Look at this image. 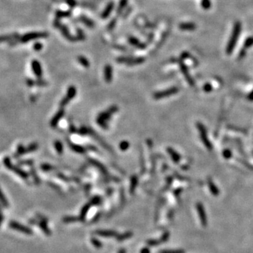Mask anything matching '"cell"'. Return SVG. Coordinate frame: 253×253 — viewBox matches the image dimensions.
Masks as SVG:
<instances>
[{"label": "cell", "mask_w": 253, "mask_h": 253, "mask_svg": "<svg viewBox=\"0 0 253 253\" xmlns=\"http://www.w3.org/2000/svg\"><path fill=\"white\" fill-rule=\"evenodd\" d=\"M241 23H240V21H236L234 23L232 34L231 35L229 40L228 42V44H227L226 49L227 54H231V53H232L233 51H234L239 38V36H240V32H241Z\"/></svg>", "instance_id": "cell-1"}, {"label": "cell", "mask_w": 253, "mask_h": 253, "mask_svg": "<svg viewBox=\"0 0 253 253\" xmlns=\"http://www.w3.org/2000/svg\"><path fill=\"white\" fill-rule=\"evenodd\" d=\"M117 111V108L116 106H112L108 111L101 113L98 116V117H97V123H98V125H100L101 127H103V128L104 129L108 128L106 121L108 120V119H110L111 115Z\"/></svg>", "instance_id": "cell-2"}, {"label": "cell", "mask_w": 253, "mask_h": 253, "mask_svg": "<svg viewBox=\"0 0 253 253\" xmlns=\"http://www.w3.org/2000/svg\"><path fill=\"white\" fill-rule=\"evenodd\" d=\"M9 226L11 229L13 230L17 231H19L21 233H23V234H27V235H31L33 234V230L31 229L28 226H25V225L21 224V223L15 222V221H11V222H9Z\"/></svg>", "instance_id": "cell-3"}, {"label": "cell", "mask_w": 253, "mask_h": 253, "mask_svg": "<svg viewBox=\"0 0 253 253\" xmlns=\"http://www.w3.org/2000/svg\"><path fill=\"white\" fill-rule=\"evenodd\" d=\"M117 63H125V64L128 65H134L143 63L144 62V59L141 57L133 58L129 56H122L117 59Z\"/></svg>", "instance_id": "cell-4"}, {"label": "cell", "mask_w": 253, "mask_h": 253, "mask_svg": "<svg viewBox=\"0 0 253 253\" xmlns=\"http://www.w3.org/2000/svg\"><path fill=\"white\" fill-rule=\"evenodd\" d=\"M196 209L198 210L199 214V217L203 226L206 227L208 224V220H207V216L206 214V211H205L204 207L200 203H198L196 204Z\"/></svg>", "instance_id": "cell-5"}, {"label": "cell", "mask_w": 253, "mask_h": 253, "mask_svg": "<svg viewBox=\"0 0 253 253\" xmlns=\"http://www.w3.org/2000/svg\"><path fill=\"white\" fill-rule=\"evenodd\" d=\"M75 94H76V89H75V87H70L68 89V91L67 96L63 99L62 101H61V103H60V105H61V107L65 106V105L69 102L70 100H71L72 99L74 98Z\"/></svg>", "instance_id": "cell-6"}, {"label": "cell", "mask_w": 253, "mask_h": 253, "mask_svg": "<svg viewBox=\"0 0 253 253\" xmlns=\"http://www.w3.org/2000/svg\"><path fill=\"white\" fill-rule=\"evenodd\" d=\"M178 91V89L176 87H172L170 89H167L166 91H160V92H157L154 94V98L156 99H160L162 98H165V97L168 96L172 95L174 93H176Z\"/></svg>", "instance_id": "cell-7"}, {"label": "cell", "mask_w": 253, "mask_h": 253, "mask_svg": "<svg viewBox=\"0 0 253 253\" xmlns=\"http://www.w3.org/2000/svg\"><path fill=\"white\" fill-rule=\"evenodd\" d=\"M95 234L103 238H114L118 236L116 231L112 230H97Z\"/></svg>", "instance_id": "cell-8"}, {"label": "cell", "mask_w": 253, "mask_h": 253, "mask_svg": "<svg viewBox=\"0 0 253 253\" xmlns=\"http://www.w3.org/2000/svg\"><path fill=\"white\" fill-rule=\"evenodd\" d=\"M59 29L60 30H61V33H62V35H63V37H64L65 39H67L68 40L71 41V42L76 41L77 37H75L74 36L70 35L68 29V27L65 26V25H61V26L59 27Z\"/></svg>", "instance_id": "cell-9"}, {"label": "cell", "mask_w": 253, "mask_h": 253, "mask_svg": "<svg viewBox=\"0 0 253 253\" xmlns=\"http://www.w3.org/2000/svg\"><path fill=\"white\" fill-rule=\"evenodd\" d=\"M114 7H115V4L113 1H111V2L108 4L104 10H103V11L102 12V13H101V19H107V18L110 16L111 12L113 11V10L114 9Z\"/></svg>", "instance_id": "cell-10"}, {"label": "cell", "mask_w": 253, "mask_h": 253, "mask_svg": "<svg viewBox=\"0 0 253 253\" xmlns=\"http://www.w3.org/2000/svg\"><path fill=\"white\" fill-rule=\"evenodd\" d=\"M198 126L199 130H200V137L201 138H202V140L203 141V142H204V144L206 145L207 148H211V144L210 143V142H209V141L208 140V138H207V136H206V129H205V127H203V125L200 124H198Z\"/></svg>", "instance_id": "cell-11"}, {"label": "cell", "mask_w": 253, "mask_h": 253, "mask_svg": "<svg viewBox=\"0 0 253 253\" xmlns=\"http://www.w3.org/2000/svg\"><path fill=\"white\" fill-rule=\"evenodd\" d=\"M113 77V68L111 65H106L104 68V78L105 82H111Z\"/></svg>", "instance_id": "cell-12"}, {"label": "cell", "mask_w": 253, "mask_h": 253, "mask_svg": "<svg viewBox=\"0 0 253 253\" xmlns=\"http://www.w3.org/2000/svg\"><path fill=\"white\" fill-rule=\"evenodd\" d=\"M129 42L131 44V45H133L134 47L138 48V49H143L146 47V45L143 44L138 39L135 38L134 37H130L129 38Z\"/></svg>", "instance_id": "cell-13"}, {"label": "cell", "mask_w": 253, "mask_h": 253, "mask_svg": "<svg viewBox=\"0 0 253 253\" xmlns=\"http://www.w3.org/2000/svg\"><path fill=\"white\" fill-rule=\"evenodd\" d=\"M179 29L182 30L192 31L196 28V25L193 23H182L179 25Z\"/></svg>", "instance_id": "cell-14"}, {"label": "cell", "mask_w": 253, "mask_h": 253, "mask_svg": "<svg viewBox=\"0 0 253 253\" xmlns=\"http://www.w3.org/2000/svg\"><path fill=\"white\" fill-rule=\"evenodd\" d=\"M63 115H64V111L63 109H61V110L59 111V112L55 115V116L53 117L52 120L51 121V126L53 127L56 126L57 123L59 122V120L63 116Z\"/></svg>", "instance_id": "cell-15"}, {"label": "cell", "mask_w": 253, "mask_h": 253, "mask_svg": "<svg viewBox=\"0 0 253 253\" xmlns=\"http://www.w3.org/2000/svg\"><path fill=\"white\" fill-rule=\"evenodd\" d=\"M32 67H33V70L35 73V74L37 75V77H40L42 75V70L41 65L39 64L38 61H33L32 63Z\"/></svg>", "instance_id": "cell-16"}, {"label": "cell", "mask_w": 253, "mask_h": 253, "mask_svg": "<svg viewBox=\"0 0 253 253\" xmlns=\"http://www.w3.org/2000/svg\"><path fill=\"white\" fill-rule=\"evenodd\" d=\"M47 34L45 33H32L29 34V35H26L25 37V39L26 41L31 40V39H37V38H40V37H47Z\"/></svg>", "instance_id": "cell-17"}, {"label": "cell", "mask_w": 253, "mask_h": 253, "mask_svg": "<svg viewBox=\"0 0 253 253\" xmlns=\"http://www.w3.org/2000/svg\"><path fill=\"white\" fill-rule=\"evenodd\" d=\"M179 65H180L181 70H182V73H183V74H184V76L186 77L187 81L188 82L189 84H191V85H193V84H194V82H193L192 79H191V77H190V75H189V74H188V70H187L186 66L182 62L179 63Z\"/></svg>", "instance_id": "cell-18"}, {"label": "cell", "mask_w": 253, "mask_h": 253, "mask_svg": "<svg viewBox=\"0 0 253 253\" xmlns=\"http://www.w3.org/2000/svg\"><path fill=\"white\" fill-rule=\"evenodd\" d=\"M70 15H71L70 11H61V10H58V11L56 12V19L67 18V17H69Z\"/></svg>", "instance_id": "cell-19"}, {"label": "cell", "mask_w": 253, "mask_h": 253, "mask_svg": "<svg viewBox=\"0 0 253 253\" xmlns=\"http://www.w3.org/2000/svg\"><path fill=\"white\" fill-rule=\"evenodd\" d=\"M133 236V233L131 231H127L125 232L124 234H121V235H118L116 238L117 240H119V241H122V240H127V239H129L132 237Z\"/></svg>", "instance_id": "cell-20"}, {"label": "cell", "mask_w": 253, "mask_h": 253, "mask_svg": "<svg viewBox=\"0 0 253 253\" xmlns=\"http://www.w3.org/2000/svg\"><path fill=\"white\" fill-rule=\"evenodd\" d=\"M79 20L82 22L84 24H85V25H87V26H88L89 27H94V22H93L92 20L88 19V18H87L86 16H81Z\"/></svg>", "instance_id": "cell-21"}, {"label": "cell", "mask_w": 253, "mask_h": 253, "mask_svg": "<svg viewBox=\"0 0 253 253\" xmlns=\"http://www.w3.org/2000/svg\"><path fill=\"white\" fill-rule=\"evenodd\" d=\"M127 2H128V0H120L119 1L118 7L117 8V13L120 14L122 13L125 8L126 7Z\"/></svg>", "instance_id": "cell-22"}, {"label": "cell", "mask_w": 253, "mask_h": 253, "mask_svg": "<svg viewBox=\"0 0 253 253\" xmlns=\"http://www.w3.org/2000/svg\"><path fill=\"white\" fill-rule=\"evenodd\" d=\"M77 61L84 67L88 68L89 66V62L88 59L86 57L83 56H79L77 57Z\"/></svg>", "instance_id": "cell-23"}, {"label": "cell", "mask_w": 253, "mask_h": 253, "mask_svg": "<svg viewBox=\"0 0 253 253\" xmlns=\"http://www.w3.org/2000/svg\"><path fill=\"white\" fill-rule=\"evenodd\" d=\"M91 206V203H88V204L85 205V206H84V208H82V210L81 211V214H80V217H79V219H80V220H83V219L85 217V216H86L87 212H88V210H89V208H90V207Z\"/></svg>", "instance_id": "cell-24"}, {"label": "cell", "mask_w": 253, "mask_h": 253, "mask_svg": "<svg viewBox=\"0 0 253 253\" xmlns=\"http://www.w3.org/2000/svg\"><path fill=\"white\" fill-rule=\"evenodd\" d=\"M167 151H168V153L170 154L171 157H172V158L173 159V160L175 161V162H178L179 159H180V157H179L178 153H177L175 151H173L172 148H168L167 149Z\"/></svg>", "instance_id": "cell-25"}, {"label": "cell", "mask_w": 253, "mask_h": 253, "mask_svg": "<svg viewBox=\"0 0 253 253\" xmlns=\"http://www.w3.org/2000/svg\"><path fill=\"white\" fill-rule=\"evenodd\" d=\"M39 226L40 227V228L42 229V230L43 231L45 232L46 234L50 235L51 232H50V231H49V228H48L47 226V222H39Z\"/></svg>", "instance_id": "cell-26"}, {"label": "cell", "mask_w": 253, "mask_h": 253, "mask_svg": "<svg viewBox=\"0 0 253 253\" xmlns=\"http://www.w3.org/2000/svg\"><path fill=\"white\" fill-rule=\"evenodd\" d=\"M200 4H201V7H202L203 9H204L205 10L210 9L211 7V5H212L210 0H201Z\"/></svg>", "instance_id": "cell-27"}, {"label": "cell", "mask_w": 253, "mask_h": 253, "mask_svg": "<svg viewBox=\"0 0 253 253\" xmlns=\"http://www.w3.org/2000/svg\"><path fill=\"white\" fill-rule=\"evenodd\" d=\"M209 187H210V189L212 194L215 195V196H217V195L219 194V191L217 188L215 186V185L213 184L211 181H209Z\"/></svg>", "instance_id": "cell-28"}, {"label": "cell", "mask_w": 253, "mask_h": 253, "mask_svg": "<svg viewBox=\"0 0 253 253\" xmlns=\"http://www.w3.org/2000/svg\"><path fill=\"white\" fill-rule=\"evenodd\" d=\"M253 46V37H249L248 38L246 39L244 42V48L245 49H248Z\"/></svg>", "instance_id": "cell-29"}, {"label": "cell", "mask_w": 253, "mask_h": 253, "mask_svg": "<svg viewBox=\"0 0 253 253\" xmlns=\"http://www.w3.org/2000/svg\"><path fill=\"white\" fill-rule=\"evenodd\" d=\"M80 220V219L75 217H72V216H67L63 219V221L65 223H70V222H74L76 221Z\"/></svg>", "instance_id": "cell-30"}, {"label": "cell", "mask_w": 253, "mask_h": 253, "mask_svg": "<svg viewBox=\"0 0 253 253\" xmlns=\"http://www.w3.org/2000/svg\"><path fill=\"white\" fill-rule=\"evenodd\" d=\"M159 253H185L184 250H160Z\"/></svg>", "instance_id": "cell-31"}, {"label": "cell", "mask_w": 253, "mask_h": 253, "mask_svg": "<svg viewBox=\"0 0 253 253\" xmlns=\"http://www.w3.org/2000/svg\"><path fill=\"white\" fill-rule=\"evenodd\" d=\"M91 243H92L96 248H101L103 246V245H102V243H101V242H100L98 240V239L95 238H91Z\"/></svg>", "instance_id": "cell-32"}, {"label": "cell", "mask_w": 253, "mask_h": 253, "mask_svg": "<svg viewBox=\"0 0 253 253\" xmlns=\"http://www.w3.org/2000/svg\"><path fill=\"white\" fill-rule=\"evenodd\" d=\"M70 147L72 148L73 150H74L75 151H76L77 153H84V151H85V148H82V147H81L80 146H77V145L75 144H70Z\"/></svg>", "instance_id": "cell-33"}, {"label": "cell", "mask_w": 253, "mask_h": 253, "mask_svg": "<svg viewBox=\"0 0 253 253\" xmlns=\"http://www.w3.org/2000/svg\"><path fill=\"white\" fill-rule=\"evenodd\" d=\"M160 240H155V239H151V240H148V241H147V244L149 246H157V245H159L160 243H161Z\"/></svg>", "instance_id": "cell-34"}, {"label": "cell", "mask_w": 253, "mask_h": 253, "mask_svg": "<svg viewBox=\"0 0 253 253\" xmlns=\"http://www.w3.org/2000/svg\"><path fill=\"white\" fill-rule=\"evenodd\" d=\"M0 202H1L4 206H8V205H9V203H8V201L7 200V198H5V196H4L3 193L1 192V189H0Z\"/></svg>", "instance_id": "cell-35"}, {"label": "cell", "mask_w": 253, "mask_h": 253, "mask_svg": "<svg viewBox=\"0 0 253 253\" xmlns=\"http://www.w3.org/2000/svg\"><path fill=\"white\" fill-rule=\"evenodd\" d=\"M55 148L56 149L57 152L61 154L63 152V145L60 141H56L55 142Z\"/></svg>", "instance_id": "cell-36"}, {"label": "cell", "mask_w": 253, "mask_h": 253, "mask_svg": "<svg viewBox=\"0 0 253 253\" xmlns=\"http://www.w3.org/2000/svg\"><path fill=\"white\" fill-rule=\"evenodd\" d=\"M137 184V177H133L132 179H131V188H130V191H131V193L134 191V188H136Z\"/></svg>", "instance_id": "cell-37"}, {"label": "cell", "mask_w": 253, "mask_h": 253, "mask_svg": "<svg viewBox=\"0 0 253 253\" xmlns=\"http://www.w3.org/2000/svg\"><path fill=\"white\" fill-rule=\"evenodd\" d=\"M77 39H78V40H84V39H85V34H84L83 31L82 30L77 29Z\"/></svg>", "instance_id": "cell-38"}, {"label": "cell", "mask_w": 253, "mask_h": 253, "mask_svg": "<svg viewBox=\"0 0 253 253\" xmlns=\"http://www.w3.org/2000/svg\"><path fill=\"white\" fill-rule=\"evenodd\" d=\"M169 238H170V233H169L168 231L165 232L164 234H163L162 236V237H161L160 241L162 242V243L166 242L167 240L169 239Z\"/></svg>", "instance_id": "cell-39"}, {"label": "cell", "mask_w": 253, "mask_h": 253, "mask_svg": "<svg viewBox=\"0 0 253 253\" xmlns=\"http://www.w3.org/2000/svg\"><path fill=\"white\" fill-rule=\"evenodd\" d=\"M115 25H116V19H113L112 21H111V23L108 24V30L109 31L112 30L115 27Z\"/></svg>", "instance_id": "cell-40"}, {"label": "cell", "mask_w": 253, "mask_h": 253, "mask_svg": "<svg viewBox=\"0 0 253 253\" xmlns=\"http://www.w3.org/2000/svg\"><path fill=\"white\" fill-rule=\"evenodd\" d=\"M128 148H129V143L127 142V141H123V142L120 143V148L122 149V151L127 150Z\"/></svg>", "instance_id": "cell-41"}, {"label": "cell", "mask_w": 253, "mask_h": 253, "mask_svg": "<svg viewBox=\"0 0 253 253\" xmlns=\"http://www.w3.org/2000/svg\"><path fill=\"white\" fill-rule=\"evenodd\" d=\"M64 1L72 8L75 7L76 6V1L75 0H64Z\"/></svg>", "instance_id": "cell-42"}, {"label": "cell", "mask_w": 253, "mask_h": 253, "mask_svg": "<svg viewBox=\"0 0 253 253\" xmlns=\"http://www.w3.org/2000/svg\"><path fill=\"white\" fill-rule=\"evenodd\" d=\"M140 253H151V251L148 248H144L141 250Z\"/></svg>", "instance_id": "cell-43"}, {"label": "cell", "mask_w": 253, "mask_h": 253, "mask_svg": "<svg viewBox=\"0 0 253 253\" xmlns=\"http://www.w3.org/2000/svg\"><path fill=\"white\" fill-rule=\"evenodd\" d=\"M245 56H246V51H245V49H242V50L240 51V53H239V56H240V58H243Z\"/></svg>", "instance_id": "cell-44"}, {"label": "cell", "mask_w": 253, "mask_h": 253, "mask_svg": "<svg viewBox=\"0 0 253 253\" xmlns=\"http://www.w3.org/2000/svg\"><path fill=\"white\" fill-rule=\"evenodd\" d=\"M42 47V44H39V43L36 44V45L35 46V49H36V50H39Z\"/></svg>", "instance_id": "cell-45"}, {"label": "cell", "mask_w": 253, "mask_h": 253, "mask_svg": "<svg viewBox=\"0 0 253 253\" xmlns=\"http://www.w3.org/2000/svg\"><path fill=\"white\" fill-rule=\"evenodd\" d=\"M204 89H205V90L208 91H210L211 89H212V87H211L210 85H209V84H208V85H206V86L204 87Z\"/></svg>", "instance_id": "cell-46"}, {"label": "cell", "mask_w": 253, "mask_h": 253, "mask_svg": "<svg viewBox=\"0 0 253 253\" xmlns=\"http://www.w3.org/2000/svg\"><path fill=\"white\" fill-rule=\"evenodd\" d=\"M3 220H4V217H3V215L1 214V213H0V226H1V223H2V222H3Z\"/></svg>", "instance_id": "cell-47"}, {"label": "cell", "mask_w": 253, "mask_h": 253, "mask_svg": "<svg viewBox=\"0 0 253 253\" xmlns=\"http://www.w3.org/2000/svg\"><path fill=\"white\" fill-rule=\"evenodd\" d=\"M118 253H126V250H125V249L122 248L118 251Z\"/></svg>", "instance_id": "cell-48"}, {"label": "cell", "mask_w": 253, "mask_h": 253, "mask_svg": "<svg viewBox=\"0 0 253 253\" xmlns=\"http://www.w3.org/2000/svg\"><path fill=\"white\" fill-rule=\"evenodd\" d=\"M250 99H253V91H252V93L250 94Z\"/></svg>", "instance_id": "cell-49"}]
</instances>
